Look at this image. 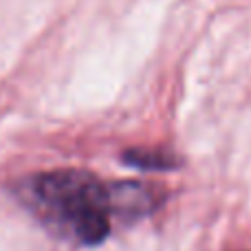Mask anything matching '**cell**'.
<instances>
[{"label": "cell", "instance_id": "1", "mask_svg": "<svg viewBox=\"0 0 251 251\" xmlns=\"http://www.w3.org/2000/svg\"><path fill=\"white\" fill-rule=\"evenodd\" d=\"M18 196L42 225L84 247L104 243L115 218L137 221L156 205L143 183H101L79 170L29 176L20 183Z\"/></svg>", "mask_w": 251, "mask_h": 251}, {"label": "cell", "instance_id": "2", "mask_svg": "<svg viewBox=\"0 0 251 251\" xmlns=\"http://www.w3.org/2000/svg\"><path fill=\"white\" fill-rule=\"evenodd\" d=\"M124 161L128 165H134L139 170H176L178 159H174L170 152L163 150H128L124 154Z\"/></svg>", "mask_w": 251, "mask_h": 251}]
</instances>
